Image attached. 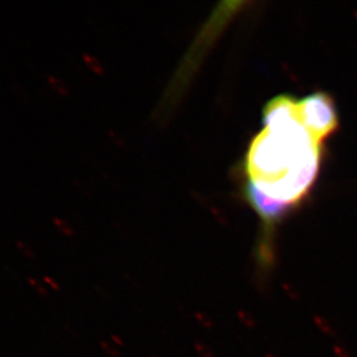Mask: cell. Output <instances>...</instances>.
I'll return each mask as SVG.
<instances>
[{"label":"cell","mask_w":357,"mask_h":357,"mask_svg":"<svg viewBox=\"0 0 357 357\" xmlns=\"http://www.w3.org/2000/svg\"><path fill=\"white\" fill-rule=\"evenodd\" d=\"M264 128L244 160L245 193L267 227L310 192L319 174L323 146L304 126L298 100L279 95L264 109Z\"/></svg>","instance_id":"6da1fadb"},{"label":"cell","mask_w":357,"mask_h":357,"mask_svg":"<svg viewBox=\"0 0 357 357\" xmlns=\"http://www.w3.org/2000/svg\"><path fill=\"white\" fill-rule=\"evenodd\" d=\"M298 112L304 126L321 145L339 128L333 98L323 91L312 93L298 100Z\"/></svg>","instance_id":"7a4b0ae2"}]
</instances>
